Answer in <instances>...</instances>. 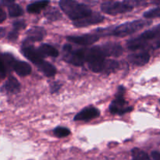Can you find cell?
<instances>
[{"label": "cell", "instance_id": "7a4b0ae2", "mask_svg": "<svg viewBox=\"0 0 160 160\" xmlns=\"http://www.w3.org/2000/svg\"><path fill=\"white\" fill-rule=\"evenodd\" d=\"M151 22L144 20H134L131 22L123 23L119 26L112 28H106V29L97 30L96 34L101 35H112L117 37H126L134 34L136 31H140L148 24H150Z\"/></svg>", "mask_w": 160, "mask_h": 160}, {"label": "cell", "instance_id": "44dd1931", "mask_svg": "<svg viewBox=\"0 0 160 160\" xmlns=\"http://www.w3.org/2000/svg\"><path fill=\"white\" fill-rule=\"evenodd\" d=\"M133 160H151L147 153L138 148H133L131 151Z\"/></svg>", "mask_w": 160, "mask_h": 160}, {"label": "cell", "instance_id": "5b68a950", "mask_svg": "<svg viewBox=\"0 0 160 160\" xmlns=\"http://www.w3.org/2000/svg\"><path fill=\"white\" fill-rule=\"evenodd\" d=\"M106 54L101 45H96L88 48L87 52L86 62H88L89 69L95 73H100L106 69Z\"/></svg>", "mask_w": 160, "mask_h": 160}, {"label": "cell", "instance_id": "ba28073f", "mask_svg": "<svg viewBox=\"0 0 160 160\" xmlns=\"http://www.w3.org/2000/svg\"><path fill=\"white\" fill-rule=\"evenodd\" d=\"M125 89L124 88L120 87L117 92V97L115 99L111 102L109 106V111L112 114H117V115H123L127 112H131L133 110V108L128 105L126 100L123 98Z\"/></svg>", "mask_w": 160, "mask_h": 160}, {"label": "cell", "instance_id": "4316f807", "mask_svg": "<svg viewBox=\"0 0 160 160\" xmlns=\"http://www.w3.org/2000/svg\"><path fill=\"white\" fill-rule=\"evenodd\" d=\"M152 157L154 160H160V152L154 151L152 152Z\"/></svg>", "mask_w": 160, "mask_h": 160}, {"label": "cell", "instance_id": "8fae6325", "mask_svg": "<svg viewBox=\"0 0 160 160\" xmlns=\"http://www.w3.org/2000/svg\"><path fill=\"white\" fill-rule=\"evenodd\" d=\"M99 114V110L98 109L93 106H89L78 112L75 116L74 120L75 121H88V120L98 117Z\"/></svg>", "mask_w": 160, "mask_h": 160}, {"label": "cell", "instance_id": "83f0119b", "mask_svg": "<svg viewBox=\"0 0 160 160\" xmlns=\"http://www.w3.org/2000/svg\"><path fill=\"white\" fill-rule=\"evenodd\" d=\"M59 88H60V84H57V83H54V84L51 86L52 92H57V91L59 89Z\"/></svg>", "mask_w": 160, "mask_h": 160}, {"label": "cell", "instance_id": "8992f818", "mask_svg": "<svg viewBox=\"0 0 160 160\" xmlns=\"http://www.w3.org/2000/svg\"><path fill=\"white\" fill-rule=\"evenodd\" d=\"M63 59L66 62L74 66H82L86 62L87 58V48L74 49L69 44L63 46Z\"/></svg>", "mask_w": 160, "mask_h": 160}, {"label": "cell", "instance_id": "f1b7e54d", "mask_svg": "<svg viewBox=\"0 0 160 160\" xmlns=\"http://www.w3.org/2000/svg\"><path fill=\"white\" fill-rule=\"evenodd\" d=\"M4 35H5V30L3 29V28H0V38H2Z\"/></svg>", "mask_w": 160, "mask_h": 160}, {"label": "cell", "instance_id": "2e32d148", "mask_svg": "<svg viewBox=\"0 0 160 160\" xmlns=\"http://www.w3.org/2000/svg\"><path fill=\"white\" fill-rule=\"evenodd\" d=\"M3 89L6 92L15 94L20 92V84L14 77H9V79L6 81V82L3 85Z\"/></svg>", "mask_w": 160, "mask_h": 160}, {"label": "cell", "instance_id": "e0dca14e", "mask_svg": "<svg viewBox=\"0 0 160 160\" xmlns=\"http://www.w3.org/2000/svg\"><path fill=\"white\" fill-rule=\"evenodd\" d=\"M38 51L39 52L41 55L43 57L45 56H52V57H57L59 56V52L52 45H48V44H43V45H40Z\"/></svg>", "mask_w": 160, "mask_h": 160}, {"label": "cell", "instance_id": "cb8c5ba5", "mask_svg": "<svg viewBox=\"0 0 160 160\" xmlns=\"http://www.w3.org/2000/svg\"><path fill=\"white\" fill-rule=\"evenodd\" d=\"M45 16L48 18V20H56L61 17V14L59 13V12L56 9H49V10L45 12Z\"/></svg>", "mask_w": 160, "mask_h": 160}, {"label": "cell", "instance_id": "9a60e30c", "mask_svg": "<svg viewBox=\"0 0 160 160\" xmlns=\"http://www.w3.org/2000/svg\"><path fill=\"white\" fill-rule=\"evenodd\" d=\"M128 59L131 63L137 66H144L148 62L150 59L149 53L147 52H141L131 54L128 56Z\"/></svg>", "mask_w": 160, "mask_h": 160}, {"label": "cell", "instance_id": "ffe728a7", "mask_svg": "<svg viewBox=\"0 0 160 160\" xmlns=\"http://www.w3.org/2000/svg\"><path fill=\"white\" fill-rule=\"evenodd\" d=\"M25 23L23 20H20V21H17L13 23V29L12 31L9 33V39L11 41H14L17 38V35H18V32L20 30L23 29L25 28Z\"/></svg>", "mask_w": 160, "mask_h": 160}, {"label": "cell", "instance_id": "7402d4cb", "mask_svg": "<svg viewBox=\"0 0 160 160\" xmlns=\"http://www.w3.org/2000/svg\"><path fill=\"white\" fill-rule=\"evenodd\" d=\"M54 134L58 138L67 137L70 134V131L67 128L63 127H57L54 129Z\"/></svg>", "mask_w": 160, "mask_h": 160}, {"label": "cell", "instance_id": "277c9868", "mask_svg": "<svg viewBox=\"0 0 160 160\" xmlns=\"http://www.w3.org/2000/svg\"><path fill=\"white\" fill-rule=\"evenodd\" d=\"M22 53L27 59L37 66L38 68L46 77L51 78L56 73V67L49 62L44 60L43 56L33 46H26L23 48Z\"/></svg>", "mask_w": 160, "mask_h": 160}, {"label": "cell", "instance_id": "30bf717a", "mask_svg": "<svg viewBox=\"0 0 160 160\" xmlns=\"http://www.w3.org/2000/svg\"><path fill=\"white\" fill-rule=\"evenodd\" d=\"M67 41L72 43L81 45H89L95 43L99 39V35L97 34H86L82 35L68 36Z\"/></svg>", "mask_w": 160, "mask_h": 160}, {"label": "cell", "instance_id": "5bb4252c", "mask_svg": "<svg viewBox=\"0 0 160 160\" xmlns=\"http://www.w3.org/2000/svg\"><path fill=\"white\" fill-rule=\"evenodd\" d=\"M45 30L41 27H33L27 32V41L28 42H40L45 37Z\"/></svg>", "mask_w": 160, "mask_h": 160}, {"label": "cell", "instance_id": "7c38bea8", "mask_svg": "<svg viewBox=\"0 0 160 160\" xmlns=\"http://www.w3.org/2000/svg\"><path fill=\"white\" fill-rule=\"evenodd\" d=\"M104 20V17L102 16L101 14L98 12H92V15L85 17L84 19H82L78 21L73 22V25L77 28H84V27L90 26L92 24H96L99 23Z\"/></svg>", "mask_w": 160, "mask_h": 160}, {"label": "cell", "instance_id": "f546056e", "mask_svg": "<svg viewBox=\"0 0 160 160\" xmlns=\"http://www.w3.org/2000/svg\"><path fill=\"white\" fill-rule=\"evenodd\" d=\"M159 102H160V100H159Z\"/></svg>", "mask_w": 160, "mask_h": 160}, {"label": "cell", "instance_id": "4fadbf2b", "mask_svg": "<svg viewBox=\"0 0 160 160\" xmlns=\"http://www.w3.org/2000/svg\"><path fill=\"white\" fill-rule=\"evenodd\" d=\"M101 47L102 48L106 57L107 56L118 57L123 53V48L121 45L115 42H108V43L103 44L102 45H101Z\"/></svg>", "mask_w": 160, "mask_h": 160}, {"label": "cell", "instance_id": "6da1fadb", "mask_svg": "<svg viewBox=\"0 0 160 160\" xmlns=\"http://www.w3.org/2000/svg\"><path fill=\"white\" fill-rule=\"evenodd\" d=\"M127 46L130 50L160 48V24L141 34L135 38L128 42Z\"/></svg>", "mask_w": 160, "mask_h": 160}, {"label": "cell", "instance_id": "3957f363", "mask_svg": "<svg viewBox=\"0 0 160 160\" xmlns=\"http://www.w3.org/2000/svg\"><path fill=\"white\" fill-rule=\"evenodd\" d=\"M61 9L67 14L73 22L78 21L92 15V10L86 5L72 0H62L59 2Z\"/></svg>", "mask_w": 160, "mask_h": 160}, {"label": "cell", "instance_id": "d4e9b609", "mask_svg": "<svg viewBox=\"0 0 160 160\" xmlns=\"http://www.w3.org/2000/svg\"><path fill=\"white\" fill-rule=\"evenodd\" d=\"M6 64H5L4 60L0 56V80L3 79L6 76Z\"/></svg>", "mask_w": 160, "mask_h": 160}, {"label": "cell", "instance_id": "ac0fdd59", "mask_svg": "<svg viewBox=\"0 0 160 160\" xmlns=\"http://www.w3.org/2000/svg\"><path fill=\"white\" fill-rule=\"evenodd\" d=\"M48 4H49L48 1L34 2L28 5V7H27V10L29 13H39Z\"/></svg>", "mask_w": 160, "mask_h": 160}, {"label": "cell", "instance_id": "d6986e66", "mask_svg": "<svg viewBox=\"0 0 160 160\" xmlns=\"http://www.w3.org/2000/svg\"><path fill=\"white\" fill-rule=\"evenodd\" d=\"M4 3L7 4L8 11L10 17H17L23 15V9L18 4H16L12 2H6Z\"/></svg>", "mask_w": 160, "mask_h": 160}, {"label": "cell", "instance_id": "484cf974", "mask_svg": "<svg viewBox=\"0 0 160 160\" xmlns=\"http://www.w3.org/2000/svg\"><path fill=\"white\" fill-rule=\"evenodd\" d=\"M6 12H5L4 11H3L2 9L0 8V23H2V22H4L5 20H6Z\"/></svg>", "mask_w": 160, "mask_h": 160}, {"label": "cell", "instance_id": "52a82bcc", "mask_svg": "<svg viewBox=\"0 0 160 160\" xmlns=\"http://www.w3.org/2000/svg\"><path fill=\"white\" fill-rule=\"evenodd\" d=\"M134 7L130 2H105L101 5L102 11L112 16L130 12Z\"/></svg>", "mask_w": 160, "mask_h": 160}, {"label": "cell", "instance_id": "603a6c76", "mask_svg": "<svg viewBox=\"0 0 160 160\" xmlns=\"http://www.w3.org/2000/svg\"><path fill=\"white\" fill-rule=\"evenodd\" d=\"M144 17L147 19L156 18V17H160V6L154 8L150 10L147 11L144 13Z\"/></svg>", "mask_w": 160, "mask_h": 160}, {"label": "cell", "instance_id": "9c48e42d", "mask_svg": "<svg viewBox=\"0 0 160 160\" xmlns=\"http://www.w3.org/2000/svg\"><path fill=\"white\" fill-rule=\"evenodd\" d=\"M5 64L12 67V70L20 77H25L31 73V67L24 61L17 60L11 55L6 54L4 56Z\"/></svg>", "mask_w": 160, "mask_h": 160}]
</instances>
